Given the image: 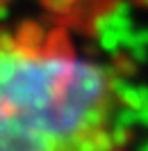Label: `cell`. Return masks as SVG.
I'll use <instances>...</instances> for the list:
<instances>
[{
  "label": "cell",
  "mask_w": 148,
  "mask_h": 151,
  "mask_svg": "<svg viewBox=\"0 0 148 151\" xmlns=\"http://www.w3.org/2000/svg\"><path fill=\"white\" fill-rule=\"evenodd\" d=\"M116 73L78 46L66 19L0 14V151H130Z\"/></svg>",
  "instance_id": "6da1fadb"
},
{
  "label": "cell",
  "mask_w": 148,
  "mask_h": 151,
  "mask_svg": "<svg viewBox=\"0 0 148 151\" xmlns=\"http://www.w3.org/2000/svg\"><path fill=\"white\" fill-rule=\"evenodd\" d=\"M14 0H0V14L2 9H7ZM43 2V7H46L48 14H53V16H59V19H66L71 12L78 7V2H82V0H41Z\"/></svg>",
  "instance_id": "7a4b0ae2"
}]
</instances>
